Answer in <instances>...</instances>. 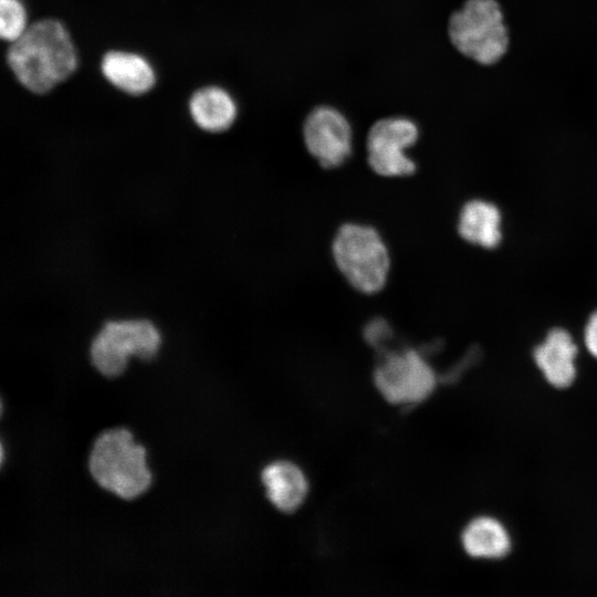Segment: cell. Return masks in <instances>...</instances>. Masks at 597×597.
Returning a JSON list of instances; mask_svg holds the SVG:
<instances>
[{"mask_svg":"<svg viewBox=\"0 0 597 597\" xmlns=\"http://www.w3.org/2000/svg\"><path fill=\"white\" fill-rule=\"evenodd\" d=\"M3 60L19 84L43 95L69 80L78 67V52L66 25L46 17L33 20L13 42Z\"/></svg>","mask_w":597,"mask_h":597,"instance_id":"obj_1","label":"cell"},{"mask_svg":"<svg viewBox=\"0 0 597 597\" xmlns=\"http://www.w3.org/2000/svg\"><path fill=\"white\" fill-rule=\"evenodd\" d=\"M88 470L101 488L125 500L145 492L151 482L146 450L125 428L106 430L95 439Z\"/></svg>","mask_w":597,"mask_h":597,"instance_id":"obj_2","label":"cell"},{"mask_svg":"<svg viewBox=\"0 0 597 597\" xmlns=\"http://www.w3.org/2000/svg\"><path fill=\"white\" fill-rule=\"evenodd\" d=\"M332 253L343 276L357 291L374 294L385 286L390 268L389 252L373 227L342 226L334 238Z\"/></svg>","mask_w":597,"mask_h":597,"instance_id":"obj_3","label":"cell"},{"mask_svg":"<svg viewBox=\"0 0 597 597\" xmlns=\"http://www.w3.org/2000/svg\"><path fill=\"white\" fill-rule=\"evenodd\" d=\"M453 46L480 64L499 61L509 45L507 31L495 0H467L449 21Z\"/></svg>","mask_w":597,"mask_h":597,"instance_id":"obj_4","label":"cell"},{"mask_svg":"<svg viewBox=\"0 0 597 597\" xmlns=\"http://www.w3.org/2000/svg\"><path fill=\"white\" fill-rule=\"evenodd\" d=\"M158 328L147 320H122L106 323L94 337L90 356L104 376L121 375L132 356L151 359L159 350Z\"/></svg>","mask_w":597,"mask_h":597,"instance_id":"obj_5","label":"cell"},{"mask_svg":"<svg viewBox=\"0 0 597 597\" xmlns=\"http://www.w3.org/2000/svg\"><path fill=\"white\" fill-rule=\"evenodd\" d=\"M374 380L389 402L400 405L423 401L436 386L432 367L412 348L386 352L375 368Z\"/></svg>","mask_w":597,"mask_h":597,"instance_id":"obj_6","label":"cell"},{"mask_svg":"<svg viewBox=\"0 0 597 597\" xmlns=\"http://www.w3.org/2000/svg\"><path fill=\"white\" fill-rule=\"evenodd\" d=\"M419 137L417 124L405 116H390L375 122L367 134V161L370 168L385 177H405L416 170L407 149Z\"/></svg>","mask_w":597,"mask_h":597,"instance_id":"obj_7","label":"cell"},{"mask_svg":"<svg viewBox=\"0 0 597 597\" xmlns=\"http://www.w3.org/2000/svg\"><path fill=\"white\" fill-rule=\"evenodd\" d=\"M302 133L307 151L324 168L343 165L352 154V126L346 116L333 106L313 108L305 117Z\"/></svg>","mask_w":597,"mask_h":597,"instance_id":"obj_8","label":"cell"},{"mask_svg":"<svg viewBox=\"0 0 597 597\" xmlns=\"http://www.w3.org/2000/svg\"><path fill=\"white\" fill-rule=\"evenodd\" d=\"M100 72L114 88L129 96H142L157 83V73L151 62L142 53L112 49L100 60Z\"/></svg>","mask_w":597,"mask_h":597,"instance_id":"obj_9","label":"cell"},{"mask_svg":"<svg viewBox=\"0 0 597 597\" xmlns=\"http://www.w3.org/2000/svg\"><path fill=\"white\" fill-rule=\"evenodd\" d=\"M187 108L197 128L209 134L229 130L239 114L235 98L219 84H206L196 88L187 100Z\"/></svg>","mask_w":597,"mask_h":597,"instance_id":"obj_10","label":"cell"},{"mask_svg":"<svg viewBox=\"0 0 597 597\" xmlns=\"http://www.w3.org/2000/svg\"><path fill=\"white\" fill-rule=\"evenodd\" d=\"M262 483L271 503L284 513L297 510L308 493L305 474L295 463L275 461L262 471Z\"/></svg>","mask_w":597,"mask_h":597,"instance_id":"obj_11","label":"cell"},{"mask_svg":"<svg viewBox=\"0 0 597 597\" xmlns=\"http://www.w3.org/2000/svg\"><path fill=\"white\" fill-rule=\"evenodd\" d=\"M577 347L564 329H553L544 343L534 350V359L547 381L557 387L569 386L576 375L575 357Z\"/></svg>","mask_w":597,"mask_h":597,"instance_id":"obj_12","label":"cell"},{"mask_svg":"<svg viewBox=\"0 0 597 597\" xmlns=\"http://www.w3.org/2000/svg\"><path fill=\"white\" fill-rule=\"evenodd\" d=\"M501 216L498 208L483 200H472L461 210L459 232L467 241L494 248L501 240Z\"/></svg>","mask_w":597,"mask_h":597,"instance_id":"obj_13","label":"cell"},{"mask_svg":"<svg viewBox=\"0 0 597 597\" xmlns=\"http://www.w3.org/2000/svg\"><path fill=\"white\" fill-rule=\"evenodd\" d=\"M462 544L472 557L500 558L511 547L510 536L504 526L492 517H478L471 521L462 533Z\"/></svg>","mask_w":597,"mask_h":597,"instance_id":"obj_14","label":"cell"},{"mask_svg":"<svg viewBox=\"0 0 597 597\" xmlns=\"http://www.w3.org/2000/svg\"><path fill=\"white\" fill-rule=\"evenodd\" d=\"M30 23L28 9L22 0H0V39L4 43L17 40Z\"/></svg>","mask_w":597,"mask_h":597,"instance_id":"obj_15","label":"cell"},{"mask_svg":"<svg viewBox=\"0 0 597 597\" xmlns=\"http://www.w3.org/2000/svg\"><path fill=\"white\" fill-rule=\"evenodd\" d=\"M364 337L373 347L381 348L391 339L392 328L386 320L374 317L365 325Z\"/></svg>","mask_w":597,"mask_h":597,"instance_id":"obj_16","label":"cell"},{"mask_svg":"<svg viewBox=\"0 0 597 597\" xmlns=\"http://www.w3.org/2000/svg\"><path fill=\"white\" fill-rule=\"evenodd\" d=\"M585 343L593 356L597 358V312H595L585 329Z\"/></svg>","mask_w":597,"mask_h":597,"instance_id":"obj_17","label":"cell"}]
</instances>
